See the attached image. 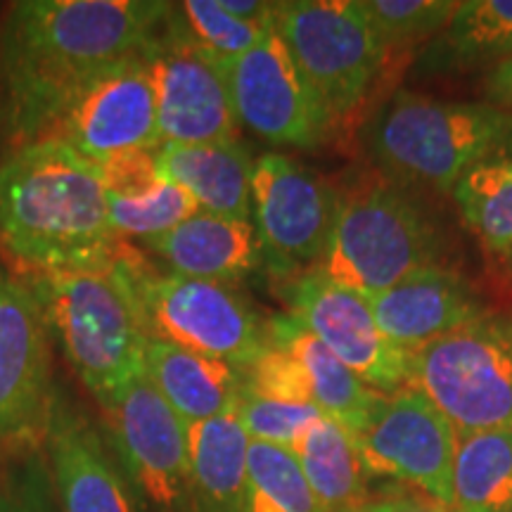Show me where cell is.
Returning a JSON list of instances; mask_svg holds the SVG:
<instances>
[{
	"mask_svg": "<svg viewBox=\"0 0 512 512\" xmlns=\"http://www.w3.org/2000/svg\"><path fill=\"white\" fill-rule=\"evenodd\" d=\"M484 88L491 105L512 114V57L491 67V72L486 74Z\"/></svg>",
	"mask_w": 512,
	"mask_h": 512,
	"instance_id": "36",
	"label": "cell"
},
{
	"mask_svg": "<svg viewBox=\"0 0 512 512\" xmlns=\"http://www.w3.org/2000/svg\"><path fill=\"white\" fill-rule=\"evenodd\" d=\"M181 15L190 36L221 62L238 60L273 31V24H252L233 17L223 10L221 0H188L181 3Z\"/></svg>",
	"mask_w": 512,
	"mask_h": 512,
	"instance_id": "31",
	"label": "cell"
},
{
	"mask_svg": "<svg viewBox=\"0 0 512 512\" xmlns=\"http://www.w3.org/2000/svg\"><path fill=\"white\" fill-rule=\"evenodd\" d=\"M453 510L512 512V430L458 437Z\"/></svg>",
	"mask_w": 512,
	"mask_h": 512,
	"instance_id": "26",
	"label": "cell"
},
{
	"mask_svg": "<svg viewBox=\"0 0 512 512\" xmlns=\"http://www.w3.org/2000/svg\"><path fill=\"white\" fill-rule=\"evenodd\" d=\"M249 444L235 411L188 425L190 512H242Z\"/></svg>",
	"mask_w": 512,
	"mask_h": 512,
	"instance_id": "23",
	"label": "cell"
},
{
	"mask_svg": "<svg viewBox=\"0 0 512 512\" xmlns=\"http://www.w3.org/2000/svg\"><path fill=\"white\" fill-rule=\"evenodd\" d=\"M460 214L491 252L512 247V159H484L453 185Z\"/></svg>",
	"mask_w": 512,
	"mask_h": 512,
	"instance_id": "27",
	"label": "cell"
},
{
	"mask_svg": "<svg viewBox=\"0 0 512 512\" xmlns=\"http://www.w3.org/2000/svg\"><path fill=\"white\" fill-rule=\"evenodd\" d=\"M503 256V261H505V266H508L510 268V273H512V247L508 249V252H503L501 254Z\"/></svg>",
	"mask_w": 512,
	"mask_h": 512,
	"instance_id": "38",
	"label": "cell"
},
{
	"mask_svg": "<svg viewBox=\"0 0 512 512\" xmlns=\"http://www.w3.org/2000/svg\"><path fill=\"white\" fill-rule=\"evenodd\" d=\"M53 401L41 306L0 268V441L31 444L46 437Z\"/></svg>",
	"mask_w": 512,
	"mask_h": 512,
	"instance_id": "16",
	"label": "cell"
},
{
	"mask_svg": "<svg viewBox=\"0 0 512 512\" xmlns=\"http://www.w3.org/2000/svg\"><path fill=\"white\" fill-rule=\"evenodd\" d=\"M242 512H320L302 467L290 448L252 441Z\"/></svg>",
	"mask_w": 512,
	"mask_h": 512,
	"instance_id": "28",
	"label": "cell"
},
{
	"mask_svg": "<svg viewBox=\"0 0 512 512\" xmlns=\"http://www.w3.org/2000/svg\"><path fill=\"white\" fill-rule=\"evenodd\" d=\"M100 164L128 150L162 147L145 48L100 72L76 95L53 136Z\"/></svg>",
	"mask_w": 512,
	"mask_h": 512,
	"instance_id": "14",
	"label": "cell"
},
{
	"mask_svg": "<svg viewBox=\"0 0 512 512\" xmlns=\"http://www.w3.org/2000/svg\"><path fill=\"white\" fill-rule=\"evenodd\" d=\"M0 512H43L34 496H3L0 494Z\"/></svg>",
	"mask_w": 512,
	"mask_h": 512,
	"instance_id": "37",
	"label": "cell"
},
{
	"mask_svg": "<svg viewBox=\"0 0 512 512\" xmlns=\"http://www.w3.org/2000/svg\"><path fill=\"white\" fill-rule=\"evenodd\" d=\"M126 256L124 247L110 264L43 273L34 285L43 320L100 406L145 373L150 332Z\"/></svg>",
	"mask_w": 512,
	"mask_h": 512,
	"instance_id": "3",
	"label": "cell"
},
{
	"mask_svg": "<svg viewBox=\"0 0 512 512\" xmlns=\"http://www.w3.org/2000/svg\"><path fill=\"white\" fill-rule=\"evenodd\" d=\"M290 316L380 394L408 387L411 356L377 328L368 299L309 268L285 292Z\"/></svg>",
	"mask_w": 512,
	"mask_h": 512,
	"instance_id": "15",
	"label": "cell"
},
{
	"mask_svg": "<svg viewBox=\"0 0 512 512\" xmlns=\"http://www.w3.org/2000/svg\"><path fill=\"white\" fill-rule=\"evenodd\" d=\"M100 408L119 463L143 501L157 512H190L188 425L147 373Z\"/></svg>",
	"mask_w": 512,
	"mask_h": 512,
	"instance_id": "9",
	"label": "cell"
},
{
	"mask_svg": "<svg viewBox=\"0 0 512 512\" xmlns=\"http://www.w3.org/2000/svg\"><path fill=\"white\" fill-rule=\"evenodd\" d=\"M354 444L368 477L411 484L453 508L458 432L418 389L382 396Z\"/></svg>",
	"mask_w": 512,
	"mask_h": 512,
	"instance_id": "11",
	"label": "cell"
},
{
	"mask_svg": "<svg viewBox=\"0 0 512 512\" xmlns=\"http://www.w3.org/2000/svg\"><path fill=\"white\" fill-rule=\"evenodd\" d=\"M159 150V147H157ZM157 150H128L100 162V176L110 197H140L162 183Z\"/></svg>",
	"mask_w": 512,
	"mask_h": 512,
	"instance_id": "34",
	"label": "cell"
},
{
	"mask_svg": "<svg viewBox=\"0 0 512 512\" xmlns=\"http://www.w3.org/2000/svg\"><path fill=\"white\" fill-rule=\"evenodd\" d=\"M273 29L335 121L361 105L389 50L358 0L275 3Z\"/></svg>",
	"mask_w": 512,
	"mask_h": 512,
	"instance_id": "7",
	"label": "cell"
},
{
	"mask_svg": "<svg viewBox=\"0 0 512 512\" xmlns=\"http://www.w3.org/2000/svg\"><path fill=\"white\" fill-rule=\"evenodd\" d=\"M268 335H271L273 344L287 349L299 361L306 382H309L313 406L325 418L342 425L351 437H356L368 425L370 415L380 406L384 394L370 389L361 377L351 373L290 313L268 320Z\"/></svg>",
	"mask_w": 512,
	"mask_h": 512,
	"instance_id": "22",
	"label": "cell"
},
{
	"mask_svg": "<svg viewBox=\"0 0 512 512\" xmlns=\"http://www.w3.org/2000/svg\"><path fill=\"white\" fill-rule=\"evenodd\" d=\"M408 387L425 394L458 437L512 430V320L482 313L418 349Z\"/></svg>",
	"mask_w": 512,
	"mask_h": 512,
	"instance_id": "6",
	"label": "cell"
},
{
	"mask_svg": "<svg viewBox=\"0 0 512 512\" xmlns=\"http://www.w3.org/2000/svg\"><path fill=\"white\" fill-rule=\"evenodd\" d=\"M320 512H363L368 475L358 458L354 437L335 420L320 418L292 446Z\"/></svg>",
	"mask_w": 512,
	"mask_h": 512,
	"instance_id": "24",
	"label": "cell"
},
{
	"mask_svg": "<svg viewBox=\"0 0 512 512\" xmlns=\"http://www.w3.org/2000/svg\"><path fill=\"white\" fill-rule=\"evenodd\" d=\"M126 266L150 337L240 370L271 344L268 323L226 285L157 273L131 249Z\"/></svg>",
	"mask_w": 512,
	"mask_h": 512,
	"instance_id": "8",
	"label": "cell"
},
{
	"mask_svg": "<svg viewBox=\"0 0 512 512\" xmlns=\"http://www.w3.org/2000/svg\"><path fill=\"white\" fill-rule=\"evenodd\" d=\"M240 373L242 392L273 401L311 403L309 382H306L302 366L290 351L278 344H268Z\"/></svg>",
	"mask_w": 512,
	"mask_h": 512,
	"instance_id": "33",
	"label": "cell"
},
{
	"mask_svg": "<svg viewBox=\"0 0 512 512\" xmlns=\"http://www.w3.org/2000/svg\"><path fill=\"white\" fill-rule=\"evenodd\" d=\"M235 415L252 441H264V444L283 446L290 451L313 422L323 418V413L313 403L261 399V396H252L242 389L238 403H235Z\"/></svg>",
	"mask_w": 512,
	"mask_h": 512,
	"instance_id": "32",
	"label": "cell"
},
{
	"mask_svg": "<svg viewBox=\"0 0 512 512\" xmlns=\"http://www.w3.org/2000/svg\"><path fill=\"white\" fill-rule=\"evenodd\" d=\"M157 98L162 145H204L238 136V114L226 62L202 48L190 31L152 36L145 46Z\"/></svg>",
	"mask_w": 512,
	"mask_h": 512,
	"instance_id": "12",
	"label": "cell"
},
{
	"mask_svg": "<svg viewBox=\"0 0 512 512\" xmlns=\"http://www.w3.org/2000/svg\"><path fill=\"white\" fill-rule=\"evenodd\" d=\"M370 27L387 48L437 36L458 10L456 0H358Z\"/></svg>",
	"mask_w": 512,
	"mask_h": 512,
	"instance_id": "30",
	"label": "cell"
},
{
	"mask_svg": "<svg viewBox=\"0 0 512 512\" xmlns=\"http://www.w3.org/2000/svg\"><path fill=\"white\" fill-rule=\"evenodd\" d=\"M171 275L226 285L245 278L261 264L259 238L252 221L226 219L197 211L171 233L150 242Z\"/></svg>",
	"mask_w": 512,
	"mask_h": 512,
	"instance_id": "19",
	"label": "cell"
},
{
	"mask_svg": "<svg viewBox=\"0 0 512 512\" xmlns=\"http://www.w3.org/2000/svg\"><path fill=\"white\" fill-rule=\"evenodd\" d=\"M339 207L337 192L309 166L280 152L254 162L252 216L261 261L273 275L316 264L328 247Z\"/></svg>",
	"mask_w": 512,
	"mask_h": 512,
	"instance_id": "10",
	"label": "cell"
},
{
	"mask_svg": "<svg viewBox=\"0 0 512 512\" xmlns=\"http://www.w3.org/2000/svg\"><path fill=\"white\" fill-rule=\"evenodd\" d=\"M169 3L147 0H27L0 29V121L24 145L53 136L83 88L140 53Z\"/></svg>",
	"mask_w": 512,
	"mask_h": 512,
	"instance_id": "1",
	"label": "cell"
},
{
	"mask_svg": "<svg viewBox=\"0 0 512 512\" xmlns=\"http://www.w3.org/2000/svg\"><path fill=\"white\" fill-rule=\"evenodd\" d=\"M46 439L62 512H136L124 479L83 415L55 399Z\"/></svg>",
	"mask_w": 512,
	"mask_h": 512,
	"instance_id": "18",
	"label": "cell"
},
{
	"mask_svg": "<svg viewBox=\"0 0 512 512\" xmlns=\"http://www.w3.org/2000/svg\"><path fill=\"white\" fill-rule=\"evenodd\" d=\"M226 72L238 121L259 138L302 150L328 138L335 119L294 67L275 29L249 53L226 62Z\"/></svg>",
	"mask_w": 512,
	"mask_h": 512,
	"instance_id": "13",
	"label": "cell"
},
{
	"mask_svg": "<svg viewBox=\"0 0 512 512\" xmlns=\"http://www.w3.org/2000/svg\"><path fill=\"white\" fill-rule=\"evenodd\" d=\"M363 512H456L451 505L437 501V498L418 494V491H387V494L368 498Z\"/></svg>",
	"mask_w": 512,
	"mask_h": 512,
	"instance_id": "35",
	"label": "cell"
},
{
	"mask_svg": "<svg viewBox=\"0 0 512 512\" xmlns=\"http://www.w3.org/2000/svg\"><path fill=\"white\" fill-rule=\"evenodd\" d=\"M437 259V230L420 204L396 185L375 183L339 200L328 247L313 271L370 299L437 266Z\"/></svg>",
	"mask_w": 512,
	"mask_h": 512,
	"instance_id": "5",
	"label": "cell"
},
{
	"mask_svg": "<svg viewBox=\"0 0 512 512\" xmlns=\"http://www.w3.org/2000/svg\"><path fill=\"white\" fill-rule=\"evenodd\" d=\"M512 57V0H465L425 57L430 69L498 64Z\"/></svg>",
	"mask_w": 512,
	"mask_h": 512,
	"instance_id": "25",
	"label": "cell"
},
{
	"mask_svg": "<svg viewBox=\"0 0 512 512\" xmlns=\"http://www.w3.org/2000/svg\"><path fill=\"white\" fill-rule=\"evenodd\" d=\"M107 207H110L112 228L119 238H138L147 245L200 211L188 190L164 178L155 190L140 197L107 195Z\"/></svg>",
	"mask_w": 512,
	"mask_h": 512,
	"instance_id": "29",
	"label": "cell"
},
{
	"mask_svg": "<svg viewBox=\"0 0 512 512\" xmlns=\"http://www.w3.org/2000/svg\"><path fill=\"white\" fill-rule=\"evenodd\" d=\"M157 166L164 181L190 192L200 211L240 221L252 216L254 162L238 138L204 145H162Z\"/></svg>",
	"mask_w": 512,
	"mask_h": 512,
	"instance_id": "20",
	"label": "cell"
},
{
	"mask_svg": "<svg viewBox=\"0 0 512 512\" xmlns=\"http://www.w3.org/2000/svg\"><path fill=\"white\" fill-rule=\"evenodd\" d=\"M512 143V114L496 105L399 91L373 121L370 150L396 178L451 192L470 166Z\"/></svg>",
	"mask_w": 512,
	"mask_h": 512,
	"instance_id": "4",
	"label": "cell"
},
{
	"mask_svg": "<svg viewBox=\"0 0 512 512\" xmlns=\"http://www.w3.org/2000/svg\"><path fill=\"white\" fill-rule=\"evenodd\" d=\"M145 373L185 425L235 411L242 373L230 363L150 337Z\"/></svg>",
	"mask_w": 512,
	"mask_h": 512,
	"instance_id": "21",
	"label": "cell"
},
{
	"mask_svg": "<svg viewBox=\"0 0 512 512\" xmlns=\"http://www.w3.org/2000/svg\"><path fill=\"white\" fill-rule=\"evenodd\" d=\"M382 335L408 356L484 313L470 283L446 266H427L368 299Z\"/></svg>",
	"mask_w": 512,
	"mask_h": 512,
	"instance_id": "17",
	"label": "cell"
},
{
	"mask_svg": "<svg viewBox=\"0 0 512 512\" xmlns=\"http://www.w3.org/2000/svg\"><path fill=\"white\" fill-rule=\"evenodd\" d=\"M0 242L38 275L117 259L100 166L57 138L19 147L0 166Z\"/></svg>",
	"mask_w": 512,
	"mask_h": 512,
	"instance_id": "2",
	"label": "cell"
}]
</instances>
